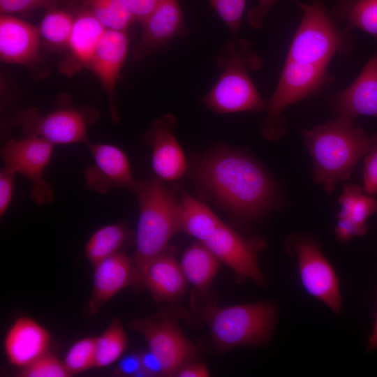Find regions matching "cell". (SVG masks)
<instances>
[{
  "mask_svg": "<svg viewBox=\"0 0 377 377\" xmlns=\"http://www.w3.org/2000/svg\"><path fill=\"white\" fill-rule=\"evenodd\" d=\"M192 176L204 195L241 221L258 218L274 200L275 190L267 172L235 149L219 147L198 158Z\"/></svg>",
  "mask_w": 377,
  "mask_h": 377,
  "instance_id": "1",
  "label": "cell"
},
{
  "mask_svg": "<svg viewBox=\"0 0 377 377\" xmlns=\"http://www.w3.org/2000/svg\"><path fill=\"white\" fill-rule=\"evenodd\" d=\"M346 117L302 130L305 145L313 162V182L330 193L336 185L348 179L368 152L371 138Z\"/></svg>",
  "mask_w": 377,
  "mask_h": 377,
  "instance_id": "2",
  "label": "cell"
},
{
  "mask_svg": "<svg viewBox=\"0 0 377 377\" xmlns=\"http://www.w3.org/2000/svg\"><path fill=\"white\" fill-rule=\"evenodd\" d=\"M216 63L223 73L202 98L207 108L221 114L259 112L266 108L250 75L260 68L262 60L247 40L233 38L221 48Z\"/></svg>",
  "mask_w": 377,
  "mask_h": 377,
  "instance_id": "3",
  "label": "cell"
},
{
  "mask_svg": "<svg viewBox=\"0 0 377 377\" xmlns=\"http://www.w3.org/2000/svg\"><path fill=\"white\" fill-rule=\"evenodd\" d=\"M139 219L133 257L138 269L167 249L174 235L182 230L179 200L163 180L151 177L138 181L135 192Z\"/></svg>",
  "mask_w": 377,
  "mask_h": 377,
  "instance_id": "4",
  "label": "cell"
},
{
  "mask_svg": "<svg viewBox=\"0 0 377 377\" xmlns=\"http://www.w3.org/2000/svg\"><path fill=\"white\" fill-rule=\"evenodd\" d=\"M293 1L303 11V16L287 60L327 68L337 52L348 54L351 51L353 38L336 24L323 0H313L310 5Z\"/></svg>",
  "mask_w": 377,
  "mask_h": 377,
  "instance_id": "5",
  "label": "cell"
},
{
  "mask_svg": "<svg viewBox=\"0 0 377 377\" xmlns=\"http://www.w3.org/2000/svg\"><path fill=\"white\" fill-rule=\"evenodd\" d=\"M204 318L216 346L227 350L268 341L275 325L276 308L272 302L209 306Z\"/></svg>",
  "mask_w": 377,
  "mask_h": 377,
  "instance_id": "6",
  "label": "cell"
},
{
  "mask_svg": "<svg viewBox=\"0 0 377 377\" xmlns=\"http://www.w3.org/2000/svg\"><path fill=\"white\" fill-rule=\"evenodd\" d=\"M326 69L324 66L286 60L276 87L266 105L267 116L262 125L266 139L273 140L283 135L287 121L282 112L288 105L332 82Z\"/></svg>",
  "mask_w": 377,
  "mask_h": 377,
  "instance_id": "7",
  "label": "cell"
},
{
  "mask_svg": "<svg viewBox=\"0 0 377 377\" xmlns=\"http://www.w3.org/2000/svg\"><path fill=\"white\" fill-rule=\"evenodd\" d=\"M98 117L92 108L65 107L46 114L36 108L22 111L18 121L24 136H36L52 145H67L89 141L87 128Z\"/></svg>",
  "mask_w": 377,
  "mask_h": 377,
  "instance_id": "8",
  "label": "cell"
},
{
  "mask_svg": "<svg viewBox=\"0 0 377 377\" xmlns=\"http://www.w3.org/2000/svg\"><path fill=\"white\" fill-rule=\"evenodd\" d=\"M53 149L54 145L43 138L24 136L20 140H8L1 149L4 167L31 182V198L39 206L49 204L54 199V189L44 178Z\"/></svg>",
  "mask_w": 377,
  "mask_h": 377,
  "instance_id": "9",
  "label": "cell"
},
{
  "mask_svg": "<svg viewBox=\"0 0 377 377\" xmlns=\"http://www.w3.org/2000/svg\"><path fill=\"white\" fill-rule=\"evenodd\" d=\"M129 327L143 336L149 350L161 361L164 376H175L183 365L193 362L197 354L194 346L168 315L157 313L135 319Z\"/></svg>",
  "mask_w": 377,
  "mask_h": 377,
  "instance_id": "10",
  "label": "cell"
},
{
  "mask_svg": "<svg viewBox=\"0 0 377 377\" xmlns=\"http://www.w3.org/2000/svg\"><path fill=\"white\" fill-rule=\"evenodd\" d=\"M293 249L304 289L335 313H339L341 298L338 278L320 247L311 239H298L293 244Z\"/></svg>",
  "mask_w": 377,
  "mask_h": 377,
  "instance_id": "11",
  "label": "cell"
},
{
  "mask_svg": "<svg viewBox=\"0 0 377 377\" xmlns=\"http://www.w3.org/2000/svg\"><path fill=\"white\" fill-rule=\"evenodd\" d=\"M219 259L237 274L248 277L259 285L264 282L258 264V253L265 246L259 238L245 240L223 222L204 242Z\"/></svg>",
  "mask_w": 377,
  "mask_h": 377,
  "instance_id": "12",
  "label": "cell"
},
{
  "mask_svg": "<svg viewBox=\"0 0 377 377\" xmlns=\"http://www.w3.org/2000/svg\"><path fill=\"white\" fill-rule=\"evenodd\" d=\"M86 145L95 162L84 172L89 188L99 193H105L112 187L135 192L138 181L135 179L128 159L121 149L112 145L93 144L89 141Z\"/></svg>",
  "mask_w": 377,
  "mask_h": 377,
  "instance_id": "13",
  "label": "cell"
},
{
  "mask_svg": "<svg viewBox=\"0 0 377 377\" xmlns=\"http://www.w3.org/2000/svg\"><path fill=\"white\" fill-rule=\"evenodd\" d=\"M128 49L126 31L106 29L87 68L99 80L105 90L112 120L119 121L115 106V89Z\"/></svg>",
  "mask_w": 377,
  "mask_h": 377,
  "instance_id": "14",
  "label": "cell"
},
{
  "mask_svg": "<svg viewBox=\"0 0 377 377\" xmlns=\"http://www.w3.org/2000/svg\"><path fill=\"white\" fill-rule=\"evenodd\" d=\"M176 122L174 115L166 114L152 123L147 136L152 147L153 170L163 181L180 179L187 168L184 154L173 133Z\"/></svg>",
  "mask_w": 377,
  "mask_h": 377,
  "instance_id": "15",
  "label": "cell"
},
{
  "mask_svg": "<svg viewBox=\"0 0 377 377\" xmlns=\"http://www.w3.org/2000/svg\"><path fill=\"white\" fill-rule=\"evenodd\" d=\"M178 0H158L153 11L141 24L142 36L133 56L142 60L177 36L186 34Z\"/></svg>",
  "mask_w": 377,
  "mask_h": 377,
  "instance_id": "16",
  "label": "cell"
},
{
  "mask_svg": "<svg viewBox=\"0 0 377 377\" xmlns=\"http://www.w3.org/2000/svg\"><path fill=\"white\" fill-rule=\"evenodd\" d=\"M136 281L138 273L133 258L119 251L102 260L94 267L92 293L88 304L90 314H97L108 301Z\"/></svg>",
  "mask_w": 377,
  "mask_h": 377,
  "instance_id": "17",
  "label": "cell"
},
{
  "mask_svg": "<svg viewBox=\"0 0 377 377\" xmlns=\"http://www.w3.org/2000/svg\"><path fill=\"white\" fill-rule=\"evenodd\" d=\"M138 281L157 302L175 301L184 293L186 279L180 264L165 249L138 269Z\"/></svg>",
  "mask_w": 377,
  "mask_h": 377,
  "instance_id": "18",
  "label": "cell"
},
{
  "mask_svg": "<svg viewBox=\"0 0 377 377\" xmlns=\"http://www.w3.org/2000/svg\"><path fill=\"white\" fill-rule=\"evenodd\" d=\"M82 8L74 17L65 59L59 64V71L71 77L87 68L106 29L87 9Z\"/></svg>",
  "mask_w": 377,
  "mask_h": 377,
  "instance_id": "19",
  "label": "cell"
},
{
  "mask_svg": "<svg viewBox=\"0 0 377 377\" xmlns=\"http://www.w3.org/2000/svg\"><path fill=\"white\" fill-rule=\"evenodd\" d=\"M50 343L45 328L32 318L21 317L10 327L4 350L11 364L24 368L47 353Z\"/></svg>",
  "mask_w": 377,
  "mask_h": 377,
  "instance_id": "20",
  "label": "cell"
},
{
  "mask_svg": "<svg viewBox=\"0 0 377 377\" xmlns=\"http://www.w3.org/2000/svg\"><path fill=\"white\" fill-rule=\"evenodd\" d=\"M339 115L354 121L365 115L377 117V54L364 66L357 78L334 99Z\"/></svg>",
  "mask_w": 377,
  "mask_h": 377,
  "instance_id": "21",
  "label": "cell"
},
{
  "mask_svg": "<svg viewBox=\"0 0 377 377\" xmlns=\"http://www.w3.org/2000/svg\"><path fill=\"white\" fill-rule=\"evenodd\" d=\"M38 29L9 14L0 17V57L8 63L28 64L37 57Z\"/></svg>",
  "mask_w": 377,
  "mask_h": 377,
  "instance_id": "22",
  "label": "cell"
},
{
  "mask_svg": "<svg viewBox=\"0 0 377 377\" xmlns=\"http://www.w3.org/2000/svg\"><path fill=\"white\" fill-rule=\"evenodd\" d=\"M341 211L337 214L334 229L336 237L342 242L349 241L354 236L366 234L367 219L377 210L374 198L363 193L358 185L347 184L339 198Z\"/></svg>",
  "mask_w": 377,
  "mask_h": 377,
  "instance_id": "23",
  "label": "cell"
},
{
  "mask_svg": "<svg viewBox=\"0 0 377 377\" xmlns=\"http://www.w3.org/2000/svg\"><path fill=\"white\" fill-rule=\"evenodd\" d=\"M179 211L182 230L203 242L222 223L208 206L186 192L181 193Z\"/></svg>",
  "mask_w": 377,
  "mask_h": 377,
  "instance_id": "24",
  "label": "cell"
},
{
  "mask_svg": "<svg viewBox=\"0 0 377 377\" xmlns=\"http://www.w3.org/2000/svg\"><path fill=\"white\" fill-rule=\"evenodd\" d=\"M219 261L205 242L198 240L184 251L180 265L186 281L204 290L215 276Z\"/></svg>",
  "mask_w": 377,
  "mask_h": 377,
  "instance_id": "25",
  "label": "cell"
},
{
  "mask_svg": "<svg viewBox=\"0 0 377 377\" xmlns=\"http://www.w3.org/2000/svg\"><path fill=\"white\" fill-rule=\"evenodd\" d=\"M330 15L347 32L358 29L377 36V0H337Z\"/></svg>",
  "mask_w": 377,
  "mask_h": 377,
  "instance_id": "26",
  "label": "cell"
},
{
  "mask_svg": "<svg viewBox=\"0 0 377 377\" xmlns=\"http://www.w3.org/2000/svg\"><path fill=\"white\" fill-rule=\"evenodd\" d=\"M128 234L127 226L121 223L105 226L94 232L85 246V253L91 265L94 267L119 252Z\"/></svg>",
  "mask_w": 377,
  "mask_h": 377,
  "instance_id": "27",
  "label": "cell"
},
{
  "mask_svg": "<svg viewBox=\"0 0 377 377\" xmlns=\"http://www.w3.org/2000/svg\"><path fill=\"white\" fill-rule=\"evenodd\" d=\"M106 29L126 31L135 19L123 0H85L82 6Z\"/></svg>",
  "mask_w": 377,
  "mask_h": 377,
  "instance_id": "28",
  "label": "cell"
},
{
  "mask_svg": "<svg viewBox=\"0 0 377 377\" xmlns=\"http://www.w3.org/2000/svg\"><path fill=\"white\" fill-rule=\"evenodd\" d=\"M73 22L70 13L59 8L48 9L38 28L40 37L47 47L66 49Z\"/></svg>",
  "mask_w": 377,
  "mask_h": 377,
  "instance_id": "29",
  "label": "cell"
},
{
  "mask_svg": "<svg viewBox=\"0 0 377 377\" xmlns=\"http://www.w3.org/2000/svg\"><path fill=\"white\" fill-rule=\"evenodd\" d=\"M127 338L121 323L114 320L103 333L96 337L94 368L112 364L122 355Z\"/></svg>",
  "mask_w": 377,
  "mask_h": 377,
  "instance_id": "30",
  "label": "cell"
},
{
  "mask_svg": "<svg viewBox=\"0 0 377 377\" xmlns=\"http://www.w3.org/2000/svg\"><path fill=\"white\" fill-rule=\"evenodd\" d=\"M96 337L76 341L68 350L64 363L71 376L94 368Z\"/></svg>",
  "mask_w": 377,
  "mask_h": 377,
  "instance_id": "31",
  "label": "cell"
},
{
  "mask_svg": "<svg viewBox=\"0 0 377 377\" xmlns=\"http://www.w3.org/2000/svg\"><path fill=\"white\" fill-rule=\"evenodd\" d=\"M21 377H69L64 362L50 353H45L29 365L22 369Z\"/></svg>",
  "mask_w": 377,
  "mask_h": 377,
  "instance_id": "32",
  "label": "cell"
},
{
  "mask_svg": "<svg viewBox=\"0 0 377 377\" xmlns=\"http://www.w3.org/2000/svg\"><path fill=\"white\" fill-rule=\"evenodd\" d=\"M233 38L237 37L244 13L246 0H209Z\"/></svg>",
  "mask_w": 377,
  "mask_h": 377,
  "instance_id": "33",
  "label": "cell"
},
{
  "mask_svg": "<svg viewBox=\"0 0 377 377\" xmlns=\"http://www.w3.org/2000/svg\"><path fill=\"white\" fill-rule=\"evenodd\" d=\"M363 191L368 195L377 193V134L371 137V144L364 158Z\"/></svg>",
  "mask_w": 377,
  "mask_h": 377,
  "instance_id": "34",
  "label": "cell"
},
{
  "mask_svg": "<svg viewBox=\"0 0 377 377\" xmlns=\"http://www.w3.org/2000/svg\"><path fill=\"white\" fill-rule=\"evenodd\" d=\"M68 0H0L1 14H10L33 9H51L67 2Z\"/></svg>",
  "mask_w": 377,
  "mask_h": 377,
  "instance_id": "35",
  "label": "cell"
},
{
  "mask_svg": "<svg viewBox=\"0 0 377 377\" xmlns=\"http://www.w3.org/2000/svg\"><path fill=\"white\" fill-rule=\"evenodd\" d=\"M15 175L4 166L0 171V216L6 212L13 193Z\"/></svg>",
  "mask_w": 377,
  "mask_h": 377,
  "instance_id": "36",
  "label": "cell"
},
{
  "mask_svg": "<svg viewBox=\"0 0 377 377\" xmlns=\"http://www.w3.org/2000/svg\"><path fill=\"white\" fill-rule=\"evenodd\" d=\"M116 373L124 376H147L142 368L140 353H131L123 357L117 367Z\"/></svg>",
  "mask_w": 377,
  "mask_h": 377,
  "instance_id": "37",
  "label": "cell"
},
{
  "mask_svg": "<svg viewBox=\"0 0 377 377\" xmlns=\"http://www.w3.org/2000/svg\"><path fill=\"white\" fill-rule=\"evenodd\" d=\"M133 13L135 21L142 24L154 9L158 0H123Z\"/></svg>",
  "mask_w": 377,
  "mask_h": 377,
  "instance_id": "38",
  "label": "cell"
},
{
  "mask_svg": "<svg viewBox=\"0 0 377 377\" xmlns=\"http://www.w3.org/2000/svg\"><path fill=\"white\" fill-rule=\"evenodd\" d=\"M276 0H258V4L250 9L247 14V20L254 29L262 27L263 21Z\"/></svg>",
  "mask_w": 377,
  "mask_h": 377,
  "instance_id": "39",
  "label": "cell"
},
{
  "mask_svg": "<svg viewBox=\"0 0 377 377\" xmlns=\"http://www.w3.org/2000/svg\"><path fill=\"white\" fill-rule=\"evenodd\" d=\"M142 368L147 376H164L159 359L150 350L140 353Z\"/></svg>",
  "mask_w": 377,
  "mask_h": 377,
  "instance_id": "40",
  "label": "cell"
},
{
  "mask_svg": "<svg viewBox=\"0 0 377 377\" xmlns=\"http://www.w3.org/2000/svg\"><path fill=\"white\" fill-rule=\"evenodd\" d=\"M175 376L178 377H206L209 376V372L204 364L191 362L179 368Z\"/></svg>",
  "mask_w": 377,
  "mask_h": 377,
  "instance_id": "41",
  "label": "cell"
},
{
  "mask_svg": "<svg viewBox=\"0 0 377 377\" xmlns=\"http://www.w3.org/2000/svg\"><path fill=\"white\" fill-rule=\"evenodd\" d=\"M377 349V316L374 327L368 339L367 350L370 352Z\"/></svg>",
  "mask_w": 377,
  "mask_h": 377,
  "instance_id": "42",
  "label": "cell"
}]
</instances>
